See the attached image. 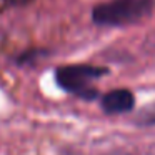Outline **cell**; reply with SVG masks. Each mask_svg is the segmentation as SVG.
Segmentation results:
<instances>
[{
    "label": "cell",
    "mask_w": 155,
    "mask_h": 155,
    "mask_svg": "<svg viewBox=\"0 0 155 155\" xmlns=\"http://www.w3.org/2000/svg\"><path fill=\"white\" fill-rule=\"evenodd\" d=\"M102 155H137L130 150H124V148H115V150H110L107 153H102Z\"/></svg>",
    "instance_id": "7"
},
{
    "label": "cell",
    "mask_w": 155,
    "mask_h": 155,
    "mask_svg": "<svg viewBox=\"0 0 155 155\" xmlns=\"http://www.w3.org/2000/svg\"><path fill=\"white\" fill-rule=\"evenodd\" d=\"M110 74L108 67L92 64H65L54 70V82L64 94L82 102H97L102 92L95 82Z\"/></svg>",
    "instance_id": "1"
},
{
    "label": "cell",
    "mask_w": 155,
    "mask_h": 155,
    "mask_svg": "<svg viewBox=\"0 0 155 155\" xmlns=\"http://www.w3.org/2000/svg\"><path fill=\"white\" fill-rule=\"evenodd\" d=\"M155 10V0H107L94 5L90 12L95 27L124 28L140 24Z\"/></svg>",
    "instance_id": "2"
},
{
    "label": "cell",
    "mask_w": 155,
    "mask_h": 155,
    "mask_svg": "<svg viewBox=\"0 0 155 155\" xmlns=\"http://www.w3.org/2000/svg\"><path fill=\"white\" fill-rule=\"evenodd\" d=\"M32 0H2L4 4V8H15V7H24V5H28Z\"/></svg>",
    "instance_id": "6"
},
{
    "label": "cell",
    "mask_w": 155,
    "mask_h": 155,
    "mask_svg": "<svg viewBox=\"0 0 155 155\" xmlns=\"http://www.w3.org/2000/svg\"><path fill=\"white\" fill-rule=\"evenodd\" d=\"M100 110L108 117H117V115H127L135 110V94L127 87H117L112 90L100 94L98 97Z\"/></svg>",
    "instance_id": "3"
},
{
    "label": "cell",
    "mask_w": 155,
    "mask_h": 155,
    "mask_svg": "<svg viewBox=\"0 0 155 155\" xmlns=\"http://www.w3.org/2000/svg\"><path fill=\"white\" fill-rule=\"evenodd\" d=\"M50 52L45 50V48H40V47H32V48H27V50H22L20 54H17L12 62H14L17 67L24 68V67H35L40 60H44L45 57H48Z\"/></svg>",
    "instance_id": "4"
},
{
    "label": "cell",
    "mask_w": 155,
    "mask_h": 155,
    "mask_svg": "<svg viewBox=\"0 0 155 155\" xmlns=\"http://www.w3.org/2000/svg\"><path fill=\"white\" fill-rule=\"evenodd\" d=\"M132 122H134V125H137L138 128H153L155 127V100L148 102V104H145L142 108H138V110L135 112Z\"/></svg>",
    "instance_id": "5"
}]
</instances>
